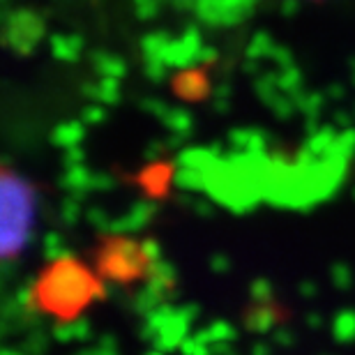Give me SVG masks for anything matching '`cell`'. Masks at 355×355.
Instances as JSON below:
<instances>
[{
  "instance_id": "4",
  "label": "cell",
  "mask_w": 355,
  "mask_h": 355,
  "mask_svg": "<svg viewBox=\"0 0 355 355\" xmlns=\"http://www.w3.org/2000/svg\"><path fill=\"white\" fill-rule=\"evenodd\" d=\"M335 337L339 342H351V339H355V311H342L335 318Z\"/></svg>"
},
{
  "instance_id": "2",
  "label": "cell",
  "mask_w": 355,
  "mask_h": 355,
  "mask_svg": "<svg viewBox=\"0 0 355 355\" xmlns=\"http://www.w3.org/2000/svg\"><path fill=\"white\" fill-rule=\"evenodd\" d=\"M150 266L153 257L148 254V247L134 240H111L97 254L99 275L125 286L148 277Z\"/></svg>"
},
{
  "instance_id": "1",
  "label": "cell",
  "mask_w": 355,
  "mask_h": 355,
  "mask_svg": "<svg viewBox=\"0 0 355 355\" xmlns=\"http://www.w3.org/2000/svg\"><path fill=\"white\" fill-rule=\"evenodd\" d=\"M104 295V286L92 270L76 259H55L40 272L31 286L28 304L33 311L72 323L92 302Z\"/></svg>"
},
{
  "instance_id": "3",
  "label": "cell",
  "mask_w": 355,
  "mask_h": 355,
  "mask_svg": "<svg viewBox=\"0 0 355 355\" xmlns=\"http://www.w3.org/2000/svg\"><path fill=\"white\" fill-rule=\"evenodd\" d=\"M31 194L21 184H5V205H3V257L12 261L24 250L28 231H31L33 205Z\"/></svg>"
}]
</instances>
